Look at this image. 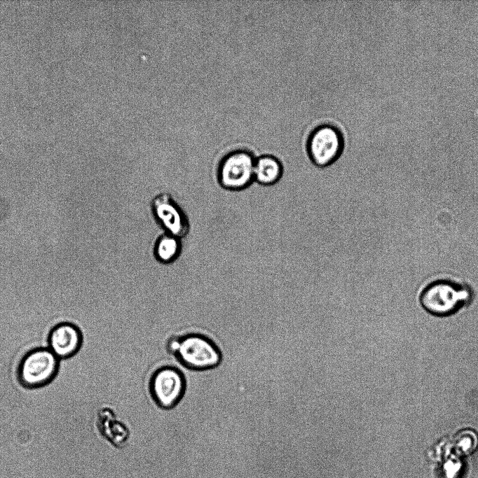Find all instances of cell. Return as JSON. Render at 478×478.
Wrapping results in <instances>:
<instances>
[{
    "instance_id": "obj_4",
    "label": "cell",
    "mask_w": 478,
    "mask_h": 478,
    "mask_svg": "<svg viewBox=\"0 0 478 478\" xmlns=\"http://www.w3.org/2000/svg\"><path fill=\"white\" fill-rule=\"evenodd\" d=\"M344 146L341 130L334 124L322 123L309 133L306 142V152L313 165L318 168H326L340 158Z\"/></svg>"
},
{
    "instance_id": "obj_11",
    "label": "cell",
    "mask_w": 478,
    "mask_h": 478,
    "mask_svg": "<svg viewBox=\"0 0 478 478\" xmlns=\"http://www.w3.org/2000/svg\"><path fill=\"white\" fill-rule=\"evenodd\" d=\"M180 248L178 237L167 234L158 238L155 245L154 252L161 262H170L179 255Z\"/></svg>"
},
{
    "instance_id": "obj_10",
    "label": "cell",
    "mask_w": 478,
    "mask_h": 478,
    "mask_svg": "<svg viewBox=\"0 0 478 478\" xmlns=\"http://www.w3.org/2000/svg\"><path fill=\"white\" fill-rule=\"evenodd\" d=\"M283 174V164L275 155L263 154L256 157L254 168V183L265 187L272 186L281 180Z\"/></svg>"
},
{
    "instance_id": "obj_8",
    "label": "cell",
    "mask_w": 478,
    "mask_h": 478,
    "mask_svg": "<svg viewBox=\"0 0 478 478\" xmlns=\"http://www.w3.org/2000/svg\"><path fill=\"white\" fill-rule=\"evenodd\" d=\"M153 214L168 234L181 237L188 230V223L179 207L168 195L156 197L152 203Z\"/></svg>"
},
{
    "instance_id": "obj_3",
    "label": "cell",
    "mask_w": 478,
    "mask_h": 478,
    "mask_svg": "<svg viewBox=\"0 0 478 478\" xmlns=\"http://www.w3.org/2000/svg\"><path fill=\"white\" fill-rule=\"evenodd\" d=\"M60 359L48 348H36L26 353L17 369V379L24 388L47 386L56 377Z\"/></svg>"
},
{
    "instance_id": "obj_6",
    "label": "cell",
    "mask_w": 478,
    "mask_h": 478,
    "mask_svg": "<svg viewBox=\"0 0 478 478\" xmlns=\"http://www.w3.org/2000/svg\"><path fill=\"white\" fill-rule=\"evenodd\" d=\"M257 156L247 148L231 150L221 159L218 171L219 183L230 190H242L254 181Z\"/></svg>"
},
{
    "instance_id": "obj_2",
    "label": "cell",
    "mask_w": 478,
    "mask_h": 478,
    "mask_svg": "<svg viewBox=\"0 0 478 478\" xmlns=\"http://www.w3.org/2000/svg\"><path fill=\"white\" fill-rule=\"evenodd\" d=\"M472 290L466 284L451 279H436L422 290L420 302L428 313L437 316L454 314L471 303Z\"/></svg>"
},
{
    "instance_id": "obj_9",
    "label": "cell",
    "mask_w": 478,
    "mask_h": 478,
    "mask_svg": "<svg viewBox=\"0 0 478 478\" xmlns=\"http://www.w3.org/2000/svg\"><path fill=\"white\" fill-rule=\"evenodd\" d=\"M96 424L100 435L115 447L123 448L127 444L130 430L111 409L107 407L100 409Z\"/></svg>"
},
{
    "instance_id": "obj_5",
    "label": "cell",
    "mask_w": 478,
    "mask_h": 478,
    "mask_svg": "<svg viewBox=\"0 0 478 478\" xmlns=\"http://www.w3.org/2000/svg\"><path fill=\"white\" fill-rule=\"evenodd\" d=\"M149 389L158 407L171 409L180 402L185 395L186 378L182 372L175 366H161L151 374Z\"/></svg>"
},
{
    "instance_id": "obj_1",
    "label": "cell",
    "mask_w": 478,
    "mask_h": 478,
    "mask_svg": "<svg viewBox=\"0 0 478 478\" xmlns=\"http://www.w3.org/2000/svg\"><path fill=\"white\" fill-rule=\"evenodd\" d=\"M167 349L184 367L193 371L214 369L222 361V353L217 344L199 333L173 337L168 342Z\"/></svg>"
},
{
    "instance_id": "obj_7",
    "label": "cell",
    "mask_w": 478,
    "mask_h": 478,
    "mask_svg": "<svg viewBox=\"0 0 478 478\" xmlns=\"http://www.w3.org/2000/svg\"><path fill=\"white\" fill-rule=\"evenodd\" d=\"M83 337L74 324L62 322L55 325L48 336V349L59 358L68 359L81 349Z\"/></svg>"
}]
</instances>
